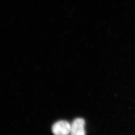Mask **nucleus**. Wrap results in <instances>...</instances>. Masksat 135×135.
Listing matches in <instances>:
<instances>
[{
  "label": "nucleus",
  "instance_id": "f257e3e1",
  "mask_svg": "<svg viewBox=\"0 0 135 135\" xmlns=\"http://www.w3.org/2000/svg\"><path fill=\"white\" fill-rule=\"evenodd\" d=\"M71 124L66 121H60L54 124L52 132L54 135H69L71 133Z\"/></svg>",
  "mask_w": 135,
  "mask_h": 135
},
{
  "label": "nucleus",
  "instance_id": "f03ea898",
  "mask_svg": "<svg viewBox=\"0 0 135 135\" xmlns=\"http://www.w3.org/2000/svg\"><path fill=\"white\" fill-rule=\"evenodd\" d=\"M85 121L82 118H77L71 124L70 135H86Z\"/></svg>",
  "mask_w": 135,
  "mask_h": 135
}]
</instances>
